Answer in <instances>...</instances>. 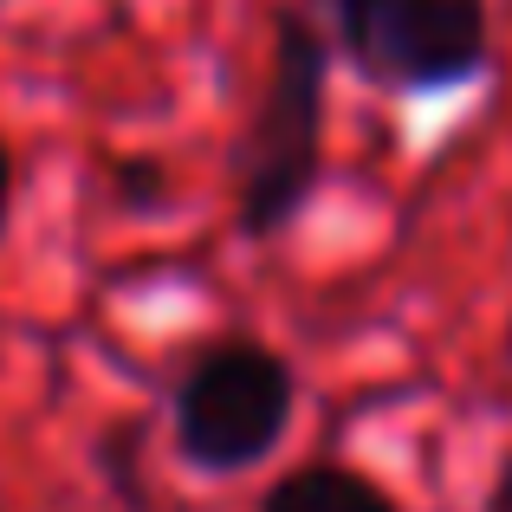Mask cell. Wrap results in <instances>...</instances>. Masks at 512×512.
Instances as JSON below:
<instances>
[{
  "label": "cell",
  "instance_id": "1",
  "mask_svg": "<svg viewBox=\"0 0 512 512\" xmlns=\"http://www.w3.org/2000/svg\"><path fill=\"white\" fill-rule=\"evenodd\" d=\"M325 85H331L325 33L299 7H279L260 104H253L247 130L234 143V169H240L234 221L247 240L286 234L312 201L318 175H325Z\"/></svg>",
  "mask_w": 512,
  "mask_h": 512
},
{
  "label": "cell",
  "instance_id": "2",
  "mask_svg": "<svg viewBox=\"0 0 512 512\" xmlns=\"http://www.w3.org/2000/svg\"><path fill=\"white\" fill-rule=\"evenodd\" d=\"M299 376L260 338H214L188 357L169 396V441L195 474H253L286 441Z\"/></svg>",
  "mask_w": 512,
  "mask_h": 512
},
{
  "label": "cell",
  "instance_id": "3",
  "mask_svg": "<svg viewBox=\"0 0 512 512\" xmlns=\"http://www.w3.org/2000/svg\"><path fill=\"white\" fill-rule=\"evenodd\" d=\"M338 46L383 91H454L487 72V0H338Z\"/></svg>",
  "mask_w": 512,
  "mask_h": 512
},
{
  "label": "cell",
  "instance_id": "4",
  "mask_svg": "<svg viewBox=\"0 0 512 512\" xmlns=\"http://www.w3.org/2000/svg\"><path fill=\"white\" fill-rule=\"evenodd\" d=\"M260 512H402V506L389 500L370 474H357V467L305 461L299 474L273 480V493L260 500Z\"/></svg>",
  "mask_w": 512,
  "mask_h": 512
},
{
  "label": "cell",
  "instance_id": "5",
  "mask_svg": "<svg viewBox=\"0 0 512 512\" xmlns=\"http://www.w3.org/2000/svg\"><path fill=\"white\" fill-rule=\"evenodd\" d=\"M117 188H124L130 208H156V201H163V169L156 163H124L117 169Z\"/></svg>",
  "mask_w": 512,
  "mask_h": 512
},
{
  "label": "cell",
  "instance_id": "6",
  "mask_svg": "<svg viewBox=\"0 0 512 512\" xmlns=\"http://www.w3.org/2000/svg\"><path fill=\"white\" fill-rule=\"evenodd\" d=\"M13 188H20V163H13L7 137H0V234H7V214H13Z\"/></svg>",
  "mask_w": 512,
  "mask_h": 512
},
{
  "label": "cell",
  "instance_id": "7",
  "mask_svg": "<svg viewBox=\"0 0 512 512\" xmlns=\"http://www.w3.org/2000/svg\"><path fill=\"white\" fill-rule=\"evenodd\" d=\"M487 512H512V461L493 474V487H487Z\"/></svg>",
  "mask_w": 512,
  "mask_h": 512
}]
</instances>
